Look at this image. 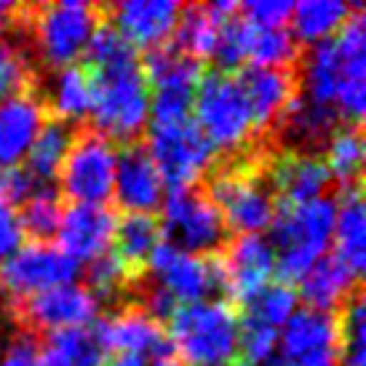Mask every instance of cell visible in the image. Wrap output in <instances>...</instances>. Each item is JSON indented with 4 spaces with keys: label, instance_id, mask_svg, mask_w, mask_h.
<instances>
[{
    "label": "cell",
    "instance_id": "cell-1",
    "mask_svg": "<svg viewBox=\"0 0 366 366\" xmlns=\"http://www.w3.org/2000/svg\"><path fill=\"white\" fill-rule=\"evenodd\" d=\"M104 19V3H11L9 24L27 41L38 67L64 70L81 59L94 30Z\"/></svg>",
    "mask_w": 366,
    "mask_h": 366
},
{
    "label": "cell",
    "instance_id": "cell-2",
    "mask_svg": "<svg viewBox=\"0 0 366 366\" xmlns=\"http://www.w3.org/2000/svg\"><path fill=\"white\" fill-rule=\"evenodd\" d=\"M337 222V201L335 198H315L302 206L278 204L273 230V254H275V281L286 286H300L326 249L332 244Z\"/></svg>",
    "mask_w": 366,
    "mask_h": 366
},
{
    "label": "cell",
    "instance_id": "cell-3",
    "mask_svg": "<svg viewBox=\"0 0 366 366\" xmlns=\"http://www.w3.org/2000/svg\"><path fill=\"white\" fill-rule=\"evenodd\" d=\"M241 313L227 302H195L177 310L166 335L184 366H241Z\"/></svg>",
    "mask_w": 366,
    "mask_h": 366
},
{
    "label": "cell",
    "instance_id": "cell-4",
    "mask_svg": "<svg viewBox=\"0 0 366 366\" xmlns=\"http://www.w3.org/2000/svg\"><path fill=\"white\" fill-rule=\"evenodd\" d=\"M92 81L94 104L89 123L94 129L121 147L144 139V126L150 115V89L144 83L139 59L112 70L92 72Z\"/></svg>",
    "mask_w": 366,
    "mask_h": 366
},
{
    "label": "cell",
    "instance_id": "cell-5",
    "mask_svg": "<svg viewBox=\"0 0 366 366\" xmlns=\"http://www.w3.org/2000/svg\"><path fill=\"white\" fill-rule=\"evenodd\" d=\"M195 118L201 132L217 147L219 155H241L264 142L254 126L249 102H246L235 75L224 72H206L195 94Z\"/></svg>",
    "mask_w": 366,
    "mask_h": 366
},
{
    "label": "cell",
    "instance_id": "cell-6",
    "mask_svg": "<svg viewBox=\"0 0 366 366\" xmlns=\"http://www.w3.org/2000/svg\"><path fill=\"white\" fill-rule=\"evenodd\" d=\"M115 144L89 121L75 126V137L56 174V193L64 206L107 204L115 187Z\"/></svg>",
    "mask_w": 366,
    "mask_h": 366
},
{
    "label": "cell",
    "instance_id": "cell-7",
    "mask_svg": "<svg viewBox=\"0 0 366 366\" xmlns=\"http://www.w3.org/2000/svg\"><path fill=\"white\" fill-rule=\"evenodd\" d=\"M158 214L163 241L187 254H214L230 238L219 209L198 182L169 190Z\"/></svg>",
    "mask_w": 366,
    "mask_h": 366
},
{
    "label": "cell",
    "instance_id": "cell-8",
    "mask_svg": "<svg viewBox=\"0 0 366 366\" xmlns=\"http://www.w3.org/2000/svg\"><path fill=\"white\" fill-rule=\"evenodd\" d=\"M144 144L169 190L201 182L219 155L193 118L166 129H150Z\"/></svg>",
    "mask_w": 366,
    "mask_h": 366
},
{
    "label": "cell",
    "instance_id": "cell-9",
    "mask_svg": "<svg viewBox=\"0 0 366 366\" xmlns=\"http://www.w3.org/2000/svg\"><path fill=\"white\" fill-rule=\"evenodd\" d=\"M9 315L19 326V332L43 340L49 332H56V329L89 326L92 321H97L99 305L83 284H64L51 286L38 295L21 297V300H11Z\"/></svg>",
    "mask_w": 366,
    "mask_h": 366
},
{
    "label": "cell",
    "instance_id": "cell-10",
    "mask_svg": "<svg viewBox=\"0 0 366 366\" xmlns=\"http://www.w3.org/2000/svg\"><path fill=\"white\" fill-rule=\"evenodd\" d=\"M78 273L81 262L64 254L56 244H24L0 262V292L11 302L51 286L72 284Z\"/></svg>",
    "mask_w": 366,
    "mask_h": 366
},
{
    "label": "cell",
    "instance_id": "cell-11",
    "mask_svg": "<svg viewBox=\"0 0 366 366\" xmlns=\"http://www.w3.org/2000/svg\"><path fill=\"white\" fill-rule=\"evenodd\" d=\"M235 81L249 102L259 137L273 144V134L281 118L302 94V64L300 67H252V64H246L235 72Z\"/></svg>",
    "mask_w": 366,
    "mask_h": 366
},
{
    "label": "cell",
    "instance_id": "cell-12",
    "mask_svg": "<svg viewBox=\"0 0 366 366\" xmlns=\"http://www.w3.org/2000/svg\"><path fill=\"white\" fill-rule=\"evenodd\" d=\"M217 257L224 273V302L241 313L273 281V246L262 235H230Z\"/></svg>",
    "mask_w": 366,
    "mask_h": 366
},
{
    "label": "cell",
    "instance_id": "cell-13",
    "mask_svg": "<svg viewBox=\"0 0 366 366\" xmlns=\"http://www.w3.org/2000/svg\"><path fill=\"white\" fill-rule=\"evenodd\" d=\"M286 364L292 366H340L342 364V326L340 315L300 307L284 329Z\"/></svg>",
    "mask_w": 366,
    "mask_h": 366
},
{
    "label": "cell",
    "instance_id": "cell-14",
    "mask_svg": "<svg viewBox=\"0 0 366 366\" xmlns=\"http://www.w3.org/2000/svg\"><path fill=\"white\" fill-rule=\"evenodd\" d=\"M121 212L115 204H75L61 209L59 222V249L75 262L81 259H97L112 249L115 227H118Z\"/></svg>",
    "mask_w": 366,
    "mask_h": 366
},
{
    "label": "cell",
    "instance_id": "cell-15",
    "mask_svg": "<svg viewBox=\"0 0 366 366\" xmlns=\"http://www.w3.org/2000/svg\"><path fill=\"white\" fill-rule=\"evenodd\" d=\"M112 195L118 198V212L132 214H158L163 204V179L147 153L144 139L121 147L115 158V187Z\"/></svg>",
    "mask_w": 366,
    "mask_h": 366
},
{
    "label": "cell",
    "instance_id": "cell-16",
    "mask_svg": "<svg viewBox=\"0 0 366 366\" xmlns=\"http://www.w3.org/2000/svg\"><path fill=\"white\" fill-rule=\"evenodd\" d=\"M49 118L51 110L43 97V83L35 92L0 99V172L19 166Z\"/></svg>",
    "mask_w": 366,
    "mask_h": 366
},
{
    "label": "cell",
    "instance_id": "cell-17",
    "mask_svg": "<svg viewBox=\"0 0 366 366\" xmlns=\"http://www.w3.org/2000/svg\"><path fill=\"white\" fill-rule=\"evenodd\" d=\"M179 3L172 0H126L104 3V14L115 30L121 32L134 49H155L172 41L174 27L179 21Z\"/></svg>",
    "mask_w": 366,
    "mask_h": 366
},
{
    "label": "cell",
    "instance_id": "cell-18",
    "mask_svg": "<svg viewBox=\"0 0 366 366\" xmlns=\"http://www.w3.org/2000/svg\"><path fill=\"white\" fill-rule=\"evenodd\" d=\"M278 204L302 206L315 198H324L329 187H335V179L326 169L324 158L318 155H300L275 147L273 163H270Z\"/></svg>",
    "mask_w": 366,
    "mask_h": 366
},
{
    "label": "cell",
    "instance_id": "cell-19",
    "mask_svg": "<svg viewBox=\"0 0 366 366\" xmlns=\"http://www.w3.org/2000/svg\"><path fill=\"white\" fill-rule=\"evenodd\" d=\"M97 335L107 353H158L169 345V335L155 318L144 313L139 305H123L112 310V315L97 321Z\"/></svg>",
    "mask_w": 366,
    "mask_h": 366
},
{
    "label": "cell",
    "instance_id": "cell-20",
    "mask_svg": "<svg viewBox=\"0 0 366 366\" xmlns=\"http://www.w3.org/2000/svg\"><path fill=\"white\" fill-rule=\"evenodd\" d=\"M161 241V214L126 212L118 217V227H115V238H112V254L118 257L123 273L129 278V289L150 270V257Z\"/></svg>",
    "mask_w": 366,
    "mask_h": 366
},
{
    "label": "cell",
    "instance_id": "cell-21",
    "mask_svg": "<svg viewBox=\"0 0 366 366\" xmlns=\"http://www.w3.org/2000/svg\"><path fill=\"white\" fill-rule=\"evenodd\" d=\"M337 244L335 257L347 270L361 278L366 259V222H364V182L337 187Z\"/></svg>",
    "mask_w": 366,
    "mask_h": 366
},
{
    "label": "cell",
    "instance_id": "cell-22",
    "mask_svg": "<svg viewBox=\"0 0 366 366\" xmlns=\"http://www.w3.org/2000/svg\"><path fill=\"white\" fill-rule=\"evenodd\" d=\"M361 289V278L347 270L335 254H324L300 281V295L305 307L335 313Z\"/></svg>",
    "mask_w": 366,
    "mask_h": 366
},
{
    "label": "cell",
    "instance_id": "cell-23",
    "mask_svg": "<svg viewBox=\"0 0 366 366\" xmlns=\"http://www.w3.org/2000/svg\"><path fill=\"white\" fill-rule=\"evenodd\" d=\"M43 75L27 41L6 19L0 27V99L41 89Z\"/></svg>",
    "mask_w": 366,
    "mask_h": 366
},
{
    "label": "cell",
    "instance_id": "cell-24",
    "mask_svg": "<svg viewBox=\"0 0 366 366\" xmlns=\"http://www.w3.org/2000/svg\"><path fill=\"white\" fill-rule=\"evenodd\" d=\"M46 104L51 115L61 118V121L81 123L92 115L94 104V81L92 72L83 67L81 61H75L72 67H64L56 75V83L51 86V92L43 89Z\"/></svg>",
    "mask_w": 366,
    "mask_h": 366
},
{
    "label": "cell",
    "instance_id": "cell-25",
    "mask_svg": "<svg viewBox=\"0 0 366 366\" xmlns=\"http://www.w3.org/2000/svg\"><path fill=\"white\" fill-rule=\"evenodd\" d=\"M75 126L78 123L61 121L56 115H51L49 121L43 123L41 134L35 137L30 153H27V163H24V169L35 179L56 184V174H59L61 161H64V155L70 150L72 137H75Z\"/></svg>",
    "mask_w": 366,
    "mask_h": 366
},
{
    "label": "cell",
    "instance_id": "cell-26",
    "mask_svg": "<svg viewBox=\"0 0 366 366\" xmlns=\"http://www.w3.org/2000/svg\"><path fill=\"white\" fill-rule=\"evenodd\" d=\"M324 163L337 187L364 182V123H340L326 144Z\"/></svg>",
    "mask_w": 366,
    "mask_h": 366
},
{
    "label": "cell",
    "instance_id": "cell-27",
    "mask_svg": "<svg viewBox=\"0 0 366 366\" xmlns=\"http://www.w3.org/2000/svg\"><path fill=\"white\" fill-rule=\"evenodd\" d=\"M347 16H350V6H345V3L305 0V3H295V11H292V19L289 21L295 24L292 35L305 49H310L313 43L332 38V32L340 30Z\"/></svg>",
    "mask_w": 366,
    "mask_h": 366
},
{
    "label": "cell",
    "instance_id": "cell-28",
    "mask_svg": "<svg viewBox=\"0 0 366 366\" xmlns=\"http://www.w3.org/2000/svg\"><path fill=\"white\" fill-rule=\"evenodd\" d=\"M305 51L307 49L292 35L289 27H275V30L252 27L246 64H252V67H300Z\"/></svg>",
    "mask_w": 366,
    "mask_h": 366
},
{
    "label": "cell",
    "instance_id": "cell-29",
    "mask_svg": "<svg viewBox=\"0 0 366 366\" xmlns=\"http://www.w3.org/2000/svg\"><path fill=\"white\" fill-rule=\"evenodd\" d=\"M59 350L67 366H104L107 364V350L97 335V326H70V329H56L43 337Z\"/></svg>",
    "mask_w": 366,
    "mask_h": 366
},
{
    "label": "cell",
    "instance_id": "cell-30",
    "mask_svg": "<svg viewBox=\"0 0 366 366\" xmlns=\"http://www.w3.org/2000/svg\"><path fill=\"white\" fill-rule=\"evenodd\" d=\"M61 209L64 204L59 201V193L38 195L30 204H24L16 214L21 227V235L27 244H54V238L59 233Z\"/></svg>",
    "mask_w": 366,
    "mask_h": 366
},
{
    "label": "cell",
    "instance_id": "cell-31",
    "mask_svg": "<svg viewBox=\"0 0 366 366\" xmlns=\"http://www.w3.org/2000/svg\"><path fill=\"white\" fill-rule=\"evenodd\" d=\"M275 345H278V329L267 326L254 315L241 313V329H238V358H241V366L267 364Z\"/></svg>",
    "mask_w": 366,
    "mask_h": 366
},
{
    "label": "cell",
    "instance_id": "cell-32",
    "mask_svg": "<svg viewBox=\"0 0 366 366\" xmlns=\"http://www.w3.org/2000/svg\"><path fill=\"white\" fill-rule=\"evenodd\" d=\"M295 307H297V292L295 289L281 284V281H270V284L264 286L262 292H259V295H257L254 300L241 310V313L254 315V318L264 321L267 326L278 329V326H284L286 321L292 318Z\"/></svg>",
    "mask_w": 366,
    "mask_h": 366
},
{
    "label": "cell",
    "instance_id": "cell-33",
    "mask_svg": "<svg viewBox=\"0 0 366 366\" xmlns=\"http://www.w3.org/2000/svg\"><path fill=\"white\" fill-rule=\"evenodd\" d=\"M292 11H295V3H289V0H252V3H241V16L252 27H257V30L286 27V21L292 19Z\"/></svg>",
    "mask_w": 366,
    "mask_h": 366
},
{
    "label": "cell",
    "instance_id": "cell-34",
    "mask_svg": "<svg viewBox=\"0 0 366 366\" xmlns=\"http://www.w3.org/2000/svg\"><path fill=\"white\" fill-rule=\"evenodd\" d=\"M41 350H43L41 337L19 332V335L14 337L11 347L6 350V356H3V366H38Z\"/></svg>",
    "mask_w": 366,
    "mask_h": 366
},
{
    "label": "cell",
    "instance_id": "cell-35",
    "mask_svg": "<svg viewBox=\"0 0 366 366\" xmlns=\"http://www.w3.org/2000/svg\"><path fill=\"white\" fill-rule=\"evenodd\" d=\"M21 241H24V235H21L16 212L6 204V198L0 195V262L9 259V257L21 246Z\"/></svg>",
    "mask_w": 366,
    "mask_h": 366
},
{
    "label": "cell",
    "instance_id": "cell-36",
    "mask_svg": "<svg viewBox=\"0 0 366 366\" xmlns=\"http://www.w3.org/2000/svg\"><path fill=\"white\" fill-rule=\"evenodd\" d=\"M153 366H184V361L177 356V350L172 347V342L166 347H161L158 353H153Z\"/></svg>",
    "mask_w": 366,
    "mask_h": 366
},
{
    "label": "cell",
    "instance_id": "cell-37",
    "mask_svg": "<svg viewBox=\"0 0 366 366\" xmlns=\"http://www.w3.org/2000/svg\"><path fill=\"white\" fill-rule=\"evenodd\" d=\"M104 366H144V358L137 353H115L112 358H107Z\"/></svg>",
    "mask_w": 366,
    "mask_h": 366
},
{
    "label": "cell",
    "instance_id": "cell-38",
    "mask_svg": "<svg viewBox=\"0 0 366 366\" xmlns=\"http://www.w3.org/2000/svg\"><path fill=\"white\" fill-rule=\"evenodd\" d=\"M11 14V3H0V27L6 24V19H9Z\"/></svg>",
    "mask_w": 366,
    "mask_h": 366
}]
</instances>
